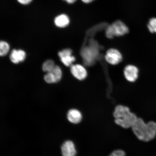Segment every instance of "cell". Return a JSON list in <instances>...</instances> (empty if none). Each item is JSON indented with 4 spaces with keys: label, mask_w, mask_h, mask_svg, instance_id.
Returning a JSON list of instances; mask_svg holds the SVG:
<instances>
[{
    "label": "cell",
    "mask_w": 156,
    "mask_h": 156,
    "mask_svg": "<svg viewBox=\"0 0 156 156\" xmlns=\"http://www.w3.org/2000/svg\"><path fill=\"white\" fill-rule=\"evenodd\" d=\"M132 128L136 137L142 141H151L156 135V123L155 122H150L146 123L142 119L138 118Z\"/></svg>",
    "instance_id": "obj_1"
},
{
    "label": "cell",
    "mask_w": 156,
    "mask_h": 156,
    "mask_svg": "<svg viewBox=\"0 0 156 156\" xmlns=\"http://www.w3.org/2000/svg\"><path fill=\"white\" fill-rule=\"evenodd\" d=\"M114 116L115 122L126 129L132 128L138 118L135 114L130 112L128 107L122 105L116 107Z\"/></svg>",
    "instance_id": "obj_2"
},
{
    "label": "cell",
    "mask_w": 156,
    "mask_h": 156,
    "mask_svg": "<svg viewBox=\"0 0 156 156\" xmlns=\"http://www.w3.org/2000/svg\"><path fill=\"white\" fill-rule=\"evenodd\" d=\"M129 32V29L122 21L118 20L107 27L106 35L107 38H112L115 36H121Z\"/></svg>",
    "instance_id": "obj_3"
},
{
    "label": "cell",
    "mask_w": 156,
    "mask_h": 156,
    "mask_svg": "<svg viewBox=\"0 0 156 156\" xmlns=\"http://www.w3.org/2000/svg\"><path fill=\"white\" fill-rule=\"evenodd\" d=\"M105 58L108 63L113 65H115L122 61V56L118 50L111 48L107 51Z\"/></svg>",
    "instance_id": "obj_4"
},
{
    "label": "cell",
    "mask_w": 156,
    "mask_h": 156,
    "mask_svg": "<svg viewBox=\"0 0 156 156\" xmlns=\"http://www.w3.org/2000/svg\"><path fill=\"white\" fill-rule=\"evenodd\" d=\"M72 51L70 49H66L58 53V55L62 63L67 67L72 66V64L75 61V58L72 55Z\"/></svg>",
    "instance_id": "obj_5"
},
{
    "label": "cell",
    "mask_w": 156,
    "mask_h": 156,
    "mask_svg": "<svg viewBox=\"0 0 156 156\" xmlns=\"http://www.w3.org/2000/svg\"><path fill=\"white\" fill-rule=\"evenodd\" d=\"M71 71L74 76L79 80H83L87 77V72L86 69L80 64H76L72 65Z\"/></svg>",
    "instance_id": "obj_6"
},
{
    "label": "cell",
    "mask_w": 156,
    "mask_h": 156,
    "mask_svg": "<svg viewBox=\"0 0 156 156\" xmlns=\"http://www.w3.org/2000/svg\"><path fill=\"white\" fill-rule=\"evenodd\" d=\"M138 69L136 66L129 65L126 66L124 70V75L126 79L130 82L136 80L138 77Z\"/></svg>",
    "instance_id": "obj_7"
},
{
    "label": "cell",
    "mask_w": 156,
    "mask_h": 156,
    "mask_svg": "<svg viewBox=\"0 0 156 156\" xmlns=\"http://www.w3.org/2000/svg\"><path fill=\"white\" fill-rule=\"evenodd\" d=\"M81 55L85 63L89 64L92 63L95 57V49L93 47L85 48L82 51Z\"/></svg>",
    "instance_id": "obj_8"
},
{
    "label": "cell",
    "mask_w": 156,
    "mask_h": 156,
    "mask_svg": "<svg viewBox=\"0 0 156 156\" xmlns=\"http://www.w3.org/2000/svg\"><path fill=\"white\" fill-rule=\"evenodd\" d=\"M61 149L63 156H75L76 154L75 145L70 141L64 142L62 146Z\"/></svg>",
    "instance_id": "obj_9"
},
{
    "label": "cell",
    "mask_w": 156,
    "mask_h": 156,
    "mask_svg": "<svg viewBox=\"0 0 156 156\" xmlns=\"http://www.w3.org/2000/svg\"><path fill=\"white\" fill-rule=\"evenodd\" d=\"M9 58L13 63H19L20 62H23L25 60L26 58V53L23 50L13 49L10 55Z\"/></svg>",
    "instance_id": "obj_10"
},
{
    "label": "cell",
    "mask_w": 156,
    "mask_h": 156,
    "mask_svg": "<svg viewBox=\"0 0 156 156\" xmlns=\"http://www.w3.org/2000/svg\"><path fill=\"white\" fill-rule=\"evenodd\" d=\"M67 116L70 122L75 124L79 123L82 119V115L80 112L75 109H71L68 111Z\"/></svg>",
    "instance_id": "obj_11"
},
{
    "label": "cell",
    "mask_w": 156,
    "mask_h": 156,
    "mask_svg": "<svg viewBox=\"0 0 156 156\" xmlns=\"http://www.w3.org/2000/svg\"><path fill=\"white\" fill-rule=\"evenodd\" d=\"M55 24L59 28H64L69 25L70 20L69 17L65 14H61L55 17Z\"/></svg>",
    "instance_id": "obj_12"
},
{
    "label": "cell",
    "mask_w": 156,
    "mask_h": 156,
    "mask_svg": "<svg viewBox=\"0 0 156 156\" xmlns=\"http://www.w3.org/2000/svg\"><path fill=\"white\" fill-rule=\"evenodd\" d=\"M55 66L53 60H48L43 64L42 69L44 71L47 73H49L52 71Z\"/></svg>",
    "instance_id": "obj_13"
},
{
    "label": "cell",
    "mask_w": 156,
    "mask_h": 156,
    "mask_svg": "<svg viewBox=\"0 0 156 156\" xmlns=\"http://www.w3.org/2000/svg\"><path fill=\"white\" fill-rule=\"evenodd\" d=\"M9 49V46L7 42L4 41H1L0 43V55L5 56L8 53Z\"/></svg>",
    "instance_id": "obj_14"
},
{
    "label": "cell",
    "mask_w": 156,
    "mask_h": 156,
    "mask_svg": "<svg viewBox=\"0 0 156 156\" xmlns=\"http://www.w3.org/2000/svg\"><path fill=\"white\" fill-rule=\"evenodd\" d=\"M55 78L56 83L58 82L61 80L62 77V71L60 68L57 66H55L51 72Z\"/></svg>",
    "instance_id": "obj_15"
},
{
    "label": "cell",
    "mask_w": 156,
    "mask_h": 156,
    "mask_svg": "<svg viewBox=\"0 0 156 156\" xmlns=\"http://www.w3.org/2000/svg\"><path fill=\"white\" fill-rule=\"evenodd\" d=\"M147 27L150 32L156 33V17H153L150 20Z\"/></svg>",
    "instance_id": "obj_16"
},
{
    "label": "cell",
    "mask_w": 156,
    "mask_h": 156,
    "mask_svg": "<svg viewBox=\"0 0 156 156\" xmlns=\"http://www.w3.org/2000/svg\"><path fill=\"white\" fill-rule=\"evenodd\" d=\"M45 81L49 83H56L55 77L51 72L47 73L44 77Z\"/></svg>",
    "instance_id": "obj_17"
},
{
    "label": "cell",
    "mask_w": 156,
    "mask_h": 156,
    "mask_svg": "<svg viewBox=\"0 0 156 156\" xmlns=\"http://www.w3.org/2000/svg\"><path fill=\"white\" fill-rule=\"evenodd\" d=\"M126 153L122 150H118L113 151L109 156H126Z\"/></svg>",
    "instance_id": "obj_18"
},
{
    "label": "cell",
    "mask_w": 156,
    "mask_h": 156,
    "mask_svg": "<svg viewBox=\"0 0 156 156\" xmlns=\"http://www.w3.org/2000/svg\"><path fill=\"white\" fill-rule=\"evenodd\" d=\"M17 1L21 4L27 5L30 3L32 0H17Z\"/></svg>",
    "instance_id": "obj_19"
},
{
    "label": "cell",
    "mask_w": 156,
    "mask_h": 156,
    "mask_svg": "<svg viewBox=\"0 0 156 156\" xmlns=\"http://www.w3.org/2000/svg\"><path fill=\"white\" fill-rule=\"evenodd\" d=\"M63 1H66L68 3L72 4L75 2L76 0H63Z\"/></svg>",
    "instance_id": "obj_20"
},
{
    "label": "cell",
    "mask_w": 156,
    "mask_h": 156,
    "mask_svg": "<svg viewBox=\"0 0 156 156\" xmlns=\"http://www.w3.org/2000/svg\"><path fill=\"white\" fill-rule=\"evenodd\" d=\"M83 3H89L93 1H94V0H81Z\"/></svg>",
    "instance_id": "obj_21"
}]
</instances>
